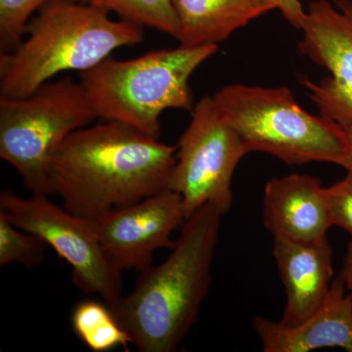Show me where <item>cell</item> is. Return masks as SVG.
Masks as SVG:
<instances>
[{
	"mask_svg": "<svg viewBox=\"0 0 352 352\" xmlns=\"http://www.w3.org/2000/svg\"><path fill=\"white\" fill-rule=\"evenodd\" d=\"M43 194L30 198L10 190L0 193V212L14 226L38 236L71 266V278L85 294L113 307L122 298V272L109 261L94 221L55 205Z\"/></svg>",
	"mask_w": 352,
	"mask_h": 352,
	"instance_id": "ba28073f",
	"label": "cell"
},
{
	"mask_svg": "<svg viewBox=\"0 0 352 352\" xmlns=\"http://www.w3.org/2000/svg\"><path fill=\"white\" fill-rule=\"evenodd\" d=\"M214 99L250 153H267L288 164L340 166L346 156V140L339 124L303 110L288 87L238 83L221 88Z\"/></svg>",
	"mask_w": 352,
	"mask_h": 352,
	"instance_id": "5b68a950",
	"label": "cell"
},
{
	"mask_svg": "<svg viewBox=\"0 0 352 352\" xmlns=\"http://www.w3.org/2000/svg\"><path fill=\"white\" fill-rule=\"evenodd\" d=\"M286 292L281 323L296 326L314 314L327 298L333 278V251L328 238L294 242L274 238L272 250Z\"/></svg>",
	"mask_w": 352,
	"mask_h": 352,
	"instance_id": "4fadbf2b",
	"label": "cell"
},
{
	"mask_svg": "<svg viewBox=\"0 0 352 352\" xmlns=\"http://www.w3.org/2000/svg\"><path fill=\"white\" fill-rule=\"evenodd\" d=\"M344 285H346V291L349 292V296L352 300V240L347 245V252L346 259H344V265L340 273Z\"/></svg>",
	"mask_w": 352,
	"mask_h": 352,
	"instance_id": "7402d4cb",
	"label": "cell"
},
{
	"mask_svg": "<svg viewBox=\"0 0 352 352\" xmlns=\"http://www.w3.org/2000/svg\"><path fill=\"white\" fill-rule=\"evenodd\" d=\"M50 0H0V51H13L23 41L32 14Z\"/></svg>",
	"mask_w": 352,
	"mask_h": 352,
	"instance_id": "ac0fdd59",
	"label": "cell"
},
{
	"mask_svg": "<svg viewBox=\"0 0 352 352\" xmlns=\"http://www.w3.org/2000/svg\"><path fill=\"white\" fill-rule=\"evenodd\" d=\"M326 197L333 226L344 229L352 240V171L342 180L326 188Z\"/></svg>",
	"mask_w": 352,
	"mask_h": 352,
	"instance_id": "d6986e66",
	"label": "cell"
},
{
	"mask_svg": "<svg viewBox=\"0 0 352 352\" xmlns=\"http://www.w3.org/2000/svg\"><path fill=\"white\" fill-rule=\"evenodd\" d=\"M186 220L182 197L170 189L94 221L106 256L120 271L144 270L159 250L173 249L171 234Z\"/></svg>",
	"mask_w": 352,
	"mask_h": 352,
	"instance_id": "30bf717a",
	"label": "cell"
},
{
	"mask_svg": "<svg viewBox=\"0 0 352 352\" xmlns=\"http://www.w3.org/2000/svg\"><path fill=\"white\" fill-rule=\"evenodd\" d=\"M321 115L339 124L346 138L347 152L340 166L346 171H352V113L342 111H321Z\"/></svg>",
	"mask_w": 352,
	"mask_h": 352,
	"instance_id": "ffe728a7",
	"label": "cell"
},
{
	"mask_svg": "<svg viewBox=\"0 0 352 352\" xmlns=\"http://www.w3.org/2000/svg\"><path fill=\"white\" fill-rule=\"evenodd\" d=\"M217 50L219 45H180L124 61L109 57L82 72L80 82L98 119L122 122L159 138L164 111L193 110L190 76Z\"/></svg>",
	"mask_w": 352,
	"mask_h": 352,
	"instance_id": "277c9868",
	"label": "cell"
},
{
	"mask_svg": "<svg viewBox=\"0 0 352 352\" xmlns=\"http://www.w3.org/2000/svg\"><path fill=\"white\" fill-rule=\"evenodd\" d=\"M342 276L331 285L320 307L302 323L285 326L281 322L256 316L252 327L264 352H308L340 347L352 352V300Z\"/></svg>",
	"mask_w": 352,
	"mask_h": 352,
	"instance_id": "7c38bea8",
	"label": "cell"
},
{
	"mask_svg": "<svg viewBox=\"0 0 352 352\" xmlns=\"http://www.w3.org/2000/svg\"><path fill=\"white\" fill-rule=\"evenodd\" d=\"M278 10L282 13L285 19L296 29H302L305 17V10L300 0H276Z\"/></svg>",
	"mask_w": 352,
	"mask_h": 352,
	"instance_id": "44dd1931",
	"label": "cell"
},
{
	"mask_svg": "<svg viewBox=\"0 0 352 352\" xmlns=\"http://www.w3.org/2000/svg\"><path fill=\"white\" fill-rule=\"evenodd\" d=\"M180 45H219L252 20L278 9L276 0H173Z\"/></svg>",
	"mask_w": 352,
	"mask_h": 352,
	"instance_id": "5bb4252c",
	"label": "cell"
},
{
	"mask_svg": "<svg viewBox=\"0 0 352 352\" xmlns=\"http://www.w3.org/2000/svg\"><path fill=\"white\" fill-rule=\"evenodd\" d=\"M249 153L214 96L203 97L178 141L168 187L182 195L186 219L207 203L215 204L224 215L231 210L234 171Z\"/></svg>",
	"mask_w": 352,
	"mask_h": 352,
	"instance_id": "52a82bcc",
	"label": "cell"
},
{
	"mask_svg": "<svg viewBox=\"0 0 352 352\" xmlns=\"http://www.w3.org/2000/svg\"><path fill=\"white\" fill-rule=\"evenodd\" d=\"M46 247L38 236L14 226L0 212V266L19 263L36 267L43 263Z\"/></svg>",
	"mask_w": 352,
	"mask_h": 352,
	"instance_id": "e0dca14e",
	"label": "cell"
},
{
	"mask_svg": "<svg viewBox=\"0 0 352 352\" xmlns=\"http://www.w3.org/2000/svg\"><path fill=\"white\" fill-rule=\"evenodd\" d=\"M97 119L80 82L44 83L25 97L0 96V157L32 194L51 196L48 164L72 132Z\"/></svg>",
	"mask_w": 352,
	"mask_h": 352,
	"instance_id": "8992f818",
	"label": "cell"
},
{
	"mask_svg": "<svg viewBox=\"0 0 352 352\" xmlns=\"http://www.w3.org/2000/svg\"><path fill=\"white\" fill-rule=\"evenodd\" d=\"M223 215L214 203L198 208L183 223L170 256L141 271L131 293L110 307L139 351H176L195 325Z\"/></svg>",
	"mask_w": 352,
	"mask_h": 352,
	"instance_id": "7a4b0ae2",
	"label": "cell"
},
{
	"mask_svg": "<svg viewBox=\"0 0 352 352\" xmlns=\"http://www.w3.org/2000/svg\"><path fill=\"white\" fill-rule=\"evenodd\" d=\"M300 30L298 50L330 73L318 85L302 80L310 99L320 112L352 113V0H314Z\"/></svg>",
	"mask_w": 352,
	"mask_h": 352,
	"instance_id": "9c48e42d",
	"label": "cell"
},
{
	"mask_svg": "<svg viewBox=\"0 0 352 352\" xmlns=\"http://www.w3.org/2000/svg\"><path fill=\"white\" fill-rule=\"evenodd\" d=\"M177 145L116 120L72 132L48 164L51 195L97 220L170 189Z\"/></svg>",
	"mask_w": 352,
	"mask_h": 352,
	"instance_id": "6da1fadb",
	"label": "cell"
},
{
	"mask_svg": "<svg viewBox=\"0 0 352 352\" xmlns=\"http://www.w3.org/2000/svg\"><path fill=\"white\" fill-rule=\"evenodd\" d=\"M72 326L76 335L94 352H106L117 347L129 351L131 336L113 315L106 302L82 300L72 314Z\"/></svg>",
	"mask_w": 352,
	"mask_h": 352,
	"instance_id": "9a60e30c",
	"label": "cell"
},
{
	"mask_svg": "<svg viewBox=\"0 0 352 352\" xmlns=\"http://www.w3.org/2000/svg\"><path fill=\"white\" fill-rule=\"evenodd\" d=\"M28 38L0 55V91L29 96L58 74L88 71L122 46L144 39V27L76 0H50L25 28Z\"/></svg>",
	"mask_w": 352,
	"mask_h": 352,
	"instance_id": "3957f363",
	"label": "cell"
},
{
	"mask_svg": "<svg viewBox=\"0 0 352 352\" xmlns=\"http://www.w3.org/2000/svg\"><path fill=\"white\" fill-rule=\"evenodd\" d=\"M113 12L120 19L152 28L177 39L179 32L173 0H76Z\"/></svg>",
	"mask_w": 352,
	"mask_h": 352,
	"instance_id": "2e32d148",
	"label": "cell"
},
{
	"mask_svg": "<svg viewBox=\"0 0 352 352\" xmlns=\"http://www.w3.org/2000/svg\"><path fill=\"white\" fill-rule=\"evenodd\" d=\"M263 226L273 237L315 242L327 237L333 226L326 188L308 175H286L266 183Z\"/></svg>",
	"mask_w": 352,
	"mask_h": 352,
	"instance_id": "8fae6325",
	"label": "cell"
}]
</instances>
